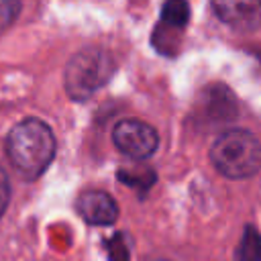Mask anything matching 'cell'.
I'll return each mask as SVG.
<instances>
[{
    "label": "cell",
    "instance_id": "1",
    "mask_svg": "<svg viewBox=\"0 0 261 261\" xmlns=\"http://www.w3.org/2000/svg\"><path fill=\"white\" fill-rule=\"evenodd\" d=\"M57 141L53 130L37 118L18 122L6 137V155L24 179L39 177L53 161Z\"/></svg>",
    "mask_w": 261,
    "mask_h": 261
},
{
    "label": "cell",
    "instance_id": "2",
    "mask_svg": "<svg viewBox=\"0 0 261 261\" xmlns=\"http://www.w3.org/2000/svg\"><path fill=\"white\" fill-rule=\"evenodd\" d=\"M210 161L230 179L251 177L261 169V141L245 128H228L212 143Z\"/></svg>",
    "mask_w": 261,
    "mask_h": 261
},
{
    "label": "cell",
    "instance_id": "3",
    "mask_svg": "<svg viewBox=\"0 0 261 261\" xmlns=\"http://www.w3.org/2000/svg\"><path fill=\"white\" fill-rule=\"evenodd\" d=\"M116 71L114 57L102 47H88L77 51L65 65L63 86L71 100H88L102 86L110 82Z\"/></svg>",
    "mask_w": 261,
    "mask_h": 261
},
{
    "label": "cell",
    "instance_id": "4",
    "mask_svg": "<svg viewBox=\"0 0 261 261\" xmlns=\"http://www.w3.org/2000/svg\"><path fill=\"white\" fill-rule=\"evenodd\" d=\"M112 143L114 147L130 159H149L159 147L157 130L139 120V118H124L114 124L112 128Z\"/></svg>",
    "mask_w": 261,
    "mask_h": 261
},
{
    "label": "cell",
    "instance_id": "5",
    "mask_svg": "<svg viewBox=\"0 0 261 261\" xmlns=\"http://www.w3.org/2000/svg\"><path fill=\"white\" fill-rule=\"evenodd\" d=\"M77 214L94 226H110L118 218V204L116 200L102 190H86L75 200Z\"/></svg>",
    "mask_w": 261,
    "mask_h": 261
},
{
    "label": "cell",
    "instance_id": "6",
    "mask_svg": "<svg viewBox=\"0 0 261 261\" xmlns=\"http://www.w3.org/2000/svg\"><path fill=\"white\" fill-rule=\"evenodd\" d=\"M216 16L234 29L251 27L261 16V0H212Z\"/></svg>",
    "mask_w": 261,
    "mask_h": 261
},
{
    "label": "cell",
    "instance_id": "7",
    "mask_svg": "<svg viewBox=\"0 0 261 261\" xmlns=\"http://www.w3.org/2000/svg\"><path fill=\"white\" fill-rule=\"evenodd\" d=\"M204 110L212 120H228L234 116V98L224 86H214L206 90Z\"/></svg>",
    "mask_w": 261,
    "mask_h": 261
},
{
    "label": "cell",
    "instance_id": "8",
    "mask_svg": "<svg viewBox=\"0 0 261 261\" xmlns=\"http://www.w3.org/2000/svg\"><path fill=\"white\" fill-rule=\"evenodd\" d=\"M234 261H261V234L255 226H247L234 253Z\"/></svg>",
    "mask_w": 261,
    "mask_h": 261
},
{
    "label": "cell",
    "instance_id": "9",
    "mask_svg": "<svg viewBox=\"0 0 261 261\" xmlns=\"http://www.w3.org/2000/svg\"><path fill=\"white\" fill-rule=\"evenodd\" d=\"M161 20L167 27L184 29L190 20V6L186 0H165L161 6Z\"/></svg>",
    "mask_w": 261,
    "mask_h": 261
},
{
    "label": "cell",
    "instance_id": "10",
    "mask_svg": "<svg viewBox=\"0 0 261 261\" xmlns=\"http://www.w3.org/2000/svg\"><path fill=\"white\" fill-rule=\"evenodd\" d=\"M118 179L130 188H137V190H149L157 175L153 169H135V171H128V169H120L118 171Z\"/></svg>",
    "mask_w": 261,
    "mask_h": 261
},
{
    "label": "cell",
    "instance_id": "11",
    "mask_svg": "<svg viewBox=\"0 0 261 261\" xmlns=\"http://www.w3.org/2000/svg\"><path fill=\"white\" fill-rule=\"evenodd\" d=\"M104 247H106V251H108L110 261H130L128 245H126L124 234H114L112 239H108V241L104 243Z\"/></svg>",
    "mask_w": 261,
    "mask_h": 261
},
{
    "label": "cell",
    "instance_id": "12",
    "mask_svg": "<svg viewBox=\"0 0 261 261\" xmlns=\"http://www.w3.org/2000/svg\"><path fill=\"white\" fill-rule=\"evenodd\" d=\"M20 14V0H0V33H4Z\"/></svg>",
    "mask_w": 261,
    "mask_h": 261
},
{
    "label": "cell",
    "instance_id": "13",
    "mask_svg": "<svg viewBox=\"0 0 261 261\" xmlns=\"http://www.w3.org/2000/svg\"><path fill=\"white\" fill-rule=\"evenodd\" d=\"M10 202V179L6 175V171L0 167V218L4 216L6 208Z\"/></svg>",
    "mask_w": 261,
    "mask_h": 261
},
{
    "label": "cell",
    "instance_id": "14",
    "mask_svg": "<svg viewBox=\"0 0 261 261\" xmlns=\"http://www.w3.org/2000/svg\"><path fill=\"white\" fill-rule=\"evenodd\" d=\"M157 261H165V259H157Z\"/></svg>",
    "mask_w": 261,
    "mask_h": 261
}]
</instances>
